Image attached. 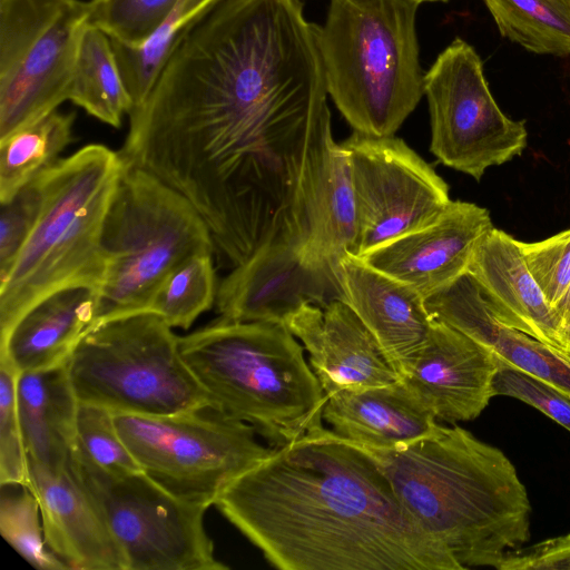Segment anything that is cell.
Wrapping results in <instances>:
<instances>
[{
    "label": "cell",
    "instance_id": "obj_1",
    "mask_svg": "<svg viewBox=\"0 0 570 570\" xmlns=\"http://www.w3.org/2000/svg\"><path fill=\"white\" fill-rule=\"evenodd\" d=\"M301 0H220L176 41L130 127L181 174L235 179L327 105L320 26Z\"/></svg>",
    "mask_w": 570,
    "mask_h": 570
},
{
    "label": "cell",
    "instance_id": "obj_2",
    "mask_svg": "<svg viewBox=\"0 0 570 570\" xmlns=\"http://www.w3.org/2000/svg\"><path fill=\"white\" fill-rule=\"evenodd\" d=\"M215 507L281 570H463L371 451L324 426L273 448Z\"/></svg>",
    "mask_w": 570,
    "mask_h": 570
},
{
    "label": "cell",
    "instance_id": "obj_3",
    "mask_svg": "<svg viewBox=\"0 0 570 570\" xmlns=\"http://www.w3.org/2000/svg\"><path fill=\"white\" fill-rule=\"evenodd\" d=\"M366 449L416 524L463 569H498L529 542L528 491L499 448L453 424L403 449Z\"/></svg>",
    "mask_w": 570,
    "mask_h": 570
},
{
    "label": "cell",
    "instance_id": "obj_4",
    "mask_svg": "<svg viewBox=\"0 0 570 570\" xmlns=\"http://www.w3.org/2000/svg\"><path fill=\"white\" fill-rule=\"evenodd\" d=\"M179 350L212 406L272 448L323 428L326 394L285 324L218 317L179 336Z\"/></svg>",
    "mask_w": 570,
    "mask_h": 570
},
{
    "label": "cell",
    "instance_id": "obj_5",
    "mask_svg": "<svg viewBox=\"0 0 570 570\" xmlns=\"http://www.w3.org/2000/svg\"><path fill=\"white\" fill-rule=\"evenodd\" d=\"M125 163L91 144L38 176L42 206L33 230L0 282V341L38 302L70 286L101 287L100 235Z\"/></svg>",
    "mask_w": 570,
    "mask_h": 570
},
{
    "label": "cell",
    "instance_id": "obj_6",
    "mask_svg": "<svg viewBox=\"0 0 570 570\" xmlns=\"http://www.w3.org/2000/svg\"><path fill=\"white\" fill-rule=\"evenodd\" d=\"M410 0H330L320 27L328 96L354 131L394 136L424 95Z\"/></svg>",
    "mask_w": 570,
    "mask_h": 570
},
{
    "label": "cell",
    "instance_id": "obj_7",
    "mask_svg": "<svg viewBox=\"0 0 570 570\" xmlns=\"http://www.w3.org/2000/svg\"><path fill=\"white\" fill-rule=\"evenodd\" d=\"M100 250L105 274L94 325L150 311L175 268L215 247L207 225L183 195L125 164L105 216Z\"/></svg>",
    "mask_w": 570,
    "mask_h": 570
},
{
    "label": "cell",
    "instance_id": "obj_8",
    "mask_svg": "<svg viewBox=\"0 0 570 570\" xmlns=\"http://www.w3.org/2000/svg\"><path fill=\"white\" fill-rule=\"evenodd\" d=\"M79 403L170 415L212 406L164 318L144 311L94 325L66 362Z\"/></svg>",
    "mask_w": 570,
    "mask_h": 570
},
{
    "label": "cell",
    "instance_id": "obj_9",
    "mask_svg": "<svg viewBox=\"0 0 570 570\" xmlns=\"http://www.w3.org/2000/svg\"><path fill=\"white\" fill-rule=\"evenodd\" d=\"M69 468L98 509L126 570H226L204 525L209 505L183 499L144 471L110 473L77 446Z\"/></svg>",
    "mask_w": 570,
    "mask_h": 570
},
{
    "label": "cell",
    "instance_id": "obj_10",
    "mask_svg": "<svg viewBox=\"0 0 570 570\" xmlns=\"http://www.w3.org/2000/svg\"><path fill=\"white\" fill-rule=\"evenodd\" d=\"M140 469L174 494L206 505L273 450L248 423L213 406L170 415L115 413Z\"/></svg>",
    "mask_w": 570,
    "mask_h": 570
},
{
    "label": "cell",
    "instance_id": "obj_11",
    "mask_svg": "<svg viewBox=\"0 0 570 570\" xmlns=\"http://www.w3.org/2000/svg\"><path fill=\"white\" fill-rule=\"evenodd\" d=\"M89 1L0 0V140L68 100Z\"/></svg>",
    "mask_w": 570,
    "mask_h": 570
},
{
    "label": "cell",
    "instance_id": "obj_12",
    "mask_svg": "<svg viewBox=\"0 0 570 570\" xmlns=\"http://www.w3.org/2000/svg\"><path fill=\"white\" fill-rule=\"evenodd\" d=\"M434 156L445 166L480 180L489 167L519 156L527 146L522 120L509 118L494 100L482 60L454 39L424 75Z\"/></svg>",
    "mask_w": 570,
    "mask_h": 570
},
{
    "label": "cell",
    "instance_id": "obj_13",
    "mask_svg": "<svg viewBox=\"0 0 570 570\" xmlns=\"http://www.w3.org/2000/svg\"><path fill=\"white\" fill-rule=\"evenodd\" d=\"M342 146L355 197L356 257L432 223L451 203L446 183L402 139L353 131Z\"/></svg>",
    "mask_w": 570,
    "mask_h": 570
},
{
    "label": "cell",
    "instance_id": "obj_14",
    "mask_svg": "<svg viewBox=\"0 0 570 570\" xmlns=\"http://www.w3.org/2000/svg\"><path fill=\"white\" fill-rule=\"evenodd\" d=\"M287 234L307 256L334 267L344 256L356 255L350 163L333 139L328 107L309 121L293 154Z\"/></svg>",
    "mask_w": 570,
    "mask_h": 570
},
{
    "label": "cell",
    "instance_id": "obj_15",
    "mask_svg": "<svg viewBox=\"0 0 570 570\" xmlns=\"http://www.w3.org/2000/svg\"><path fill=\"white\" fill-rule=\"evenodd\" d=\"M341 299L336 267L307 256L281 237L256 250L218 285L219 317L285 324L306 304L324 307Z\"/></svg>",
    "mask_w": 570,
    "mask_h": 570
},
{
    "label": "cell",
    "instance_id": "obj_16",
    "mask_svg": "<svg viewBox=\"0 0 570 570\" xmlns=\"http://www.w3.org/2000/svg\"><path fill=\"white\" fill-rule=\"evenodd\" d=\"M499 368V357L487 346L432 320L402 381L436 420L453 425L476 419L489 405Z\"/></svg>",
    "mask_w": 570,
    "mask_h": 570
},
{
    "label": "cell",
    "instance_id": "obj_17",
    "mask_svg": "<svg viewBox=\"0 0 570 570\" xmlns=\"http://www.w3.org/2000/svg\"><path fill=\"white\" fill-rule=\"evenodd\" d=\"M492 228L485 208L451 200L432 223L358 258L425 298L468 273L476 247Z\"/></svg>",
    "mask_w": 570,
    "mask_h": 570
},
{
    "label": "cell",
    "instance_id": "obj_18",
    "mask_svg": "<svg viewBox=\"0 0 570 570\" xmlns=\"http://www.w3.org/2000/svg\"><path fill=\"white\" fill-rule=\"evenodd\" d=\"M285 325L303 343L326 395L402 380L375 336L341 299L324 307L306 304Z\"/></svg>",
    "mask_w": 570,
    "mask_h": 570
},
{
    "label": "cell",
    "instance_id": "obj_19",
    "mask_svg": "<svg viewBox=\"0 0 570 570\" xmlns=\"http://www.w3.org/2000/svg\"><path fill=\"white\" fill-rule=\"evenodd\" d=\"M28 489L37 498L49 549L76 570H126L124 554L69 464L49 469L28 459Z\"/></svg>",
    "mask_w": 570,
    "mask_h": 570
},
{
    "label": "cell",
    "instance_id": "obj_20",
    "mask_svg": "<svg viewBox=\"0 0 570 570\" xmlns=\"http://www.w3.org/2000/svg\"><path fill=\"white\" fill-rule=\"evenodd\" d=\"M336 276L342 301L375 336L403 377L432 324L424 298L353 255L338 262Z\"/></svg>",
    "mask_w": 570,
    "mask_h": 570
},
{
    "label": "cell",
    "instance_id": "obj_21",
    "mask_svg": "<svg viewBox=\"0 0 570 570\" xmlns=\"http://www.w3.org/2000/svg\"><path fill=\"white\" fill-rule=\"evenodd\" d=\"M424 305L432 320L456 328L491 350L502 363L548 382L570 397V356L499 322L468 273L425 297Z\"/></svg>",
    "mask_w": 570,
    "mask_h": 570
},
{
    "label": "cell",
    "instance_id": "obj_22",
    "mask_svg": "<svg viewBox=\"0 0 570 570\" xmlns=\"http://www.w3.org/2000/svg\"><path fill=\"white\" fill-rule=\"evenodd\" d=\"M468 274L499 322L564 354L552 308L525 265L519 240L493 227L476 247Z\"/></svg>",
    "mask_w": 570,
    "mask_h": 570
},
{
    "label": "cell",
    "instance_id": "obj_23",
    "mask_svg": "<svg viewBox=\"0 0 570 570\" xmlns=\"http://www.w3.org/2000/svg\"><path fill=\"white\" fill-rule=\"evenodd\" d=\"M323 420L332 431L362 446L406 448L440 426L402 380L386 385L341 389L326 395Z\"/></svg>",
    "mask_w": 570,
    "mask_h": 570
},
{
    "label": "cell",
    "instance_id": "obj_24",
    "mask_svg": "<svg viewBox=\"0 0 570 570\" xmlns=\"http://www.w3.org/2000/svg\"><path fill=\"white\" fill-rule=\"evenodd\" d=\"M98 291L89 286L59 289L32 306L0 341V358L20 372L66 364L92 327Z\"/></svg>",
    "mask_w": 570,
    "mask_h": 570
},
{
    "label": "cell",
    "instance_id": "obj_25",
    "mask_svg": "<svg viewBox=\"0 0 570 570\" xmlns=\"http://www.w3.org/2000/svg\"><path fill=\"white\" fill-rule=\"evenodd\" d=\"M17 406L28 459L55 470L68 466L79 401L66 364L20 372Z\"/></svg>",
    "mask_w": 570,
    "mask_h": 570
},
{
    "label": "cell",
    "instance_id": "obj_26",
    "mask_svg": "<svg viewBox=\"0 0 570 570\" xmlns=\"http://www.w3.org/2000/svg\"><path fill=\"white\" fill-rule=\"evenodd\" d=\"M68 100L112 127L134 108L111 39L91 23L80 42Z\"/></svg>",
    "mask_w": 570,
    "mask_h": 570
},
{
    "label": "cell",
    "instance_id": "obj_27",
    "mask_svg": "<svg viewBox=\"0 0 570 570\" xmlns=\"http://www.w3.org/2000/svg\"><path fill=\"white\" fill-rule=\"evenodd\" d=\"M75 114L57 109L0 140V203L53 166L72 141Z\"/></svg>",
    "mask_w": 570,
    "mask_h": 570
},
{
    "label": "cell",
    "instance_id": "obj_28",
    "mask_svg": "<svg viewBox=\"0 0 570 570\" xmlns=\"http://www.w3.org/2000/svg\"><path fill=\"white\" fill-rule=\"evenodd\" d=\"M500 33L538 55H570V0H483Z\"/></svg>",
    "mask_w": 570,
    "mask_h": 570
},
{
    "label": "cell",
    "instance_id": "obj_29",
    "mask_svg": "<svg viewBox=\"0 0 570 570\" xmlns=\"http://www.w3.org/2000/svg\"><path fill=\"white\" fill-rule=\"evenodd\" d=\"M220 0H178L165 24L145 43L128 46L111 40L134 108L147 99L175 42Z\"/></svg>",
    "mask_w": 570,
    "mask_h": 570
},
{
    "label": "cell",
    "instance_id": "obj_30",
    "mask_svg": "<svg viewBox=\"0 0 570 570\" xmlns=\"http://www.w3.org/2000/svg\"><path fill=\"white\" fill-rule=\"evenodd\" d=\"M213 254L196 255L175 268L156 292L150 311L170 327L188 330L216 302Z\"/></svg>",
    "mask_w": 570,
    "mask_h": 570
},
{
    "label": "cell",
    "instance_id": "obj_31",
    "mask_svg": "<svg viewBox=\"0 0 570 570\" xmlns=\"http://www.w3.org/2000/svg\"><path fill=\"white\" fill-rule=\"evenodd\" d=\"M0 532L14 551L33 568L39 570L68 569L47 546L39 502L27 487H22L18 493L2 491Z\"/></svg>",
    "mask_w": 570,
    "mask_h": 570
},
{
    "label": "cell",
    "instance_id": "obj_32",
    "mask_svg": "<svg viewBox=\"0 0 570 570\" xmlns=\"http://www.w3.org/2000/svg\"><path fill=\"white\" fill-rule=\"evenodd\" d=\"M178 0H90V23L111 40L140 46L168 20Z\"/></svg>",
    "mask_w": 570,
    "mask_h": 570
},
{
    "label": "cell",
    "instance_id": "obj_33",
    "mask_svg": "<svg viewBox=\"0 0 570 570\" xmlns=\"http://www.w3.org/2000/svg\"><path fill=\"white\" fill-rule=\"evenodd\" d=\"M76 432L78 449L97 466L110 473L142 471L118 432L114 412L79 403Z\"/></svg>",
    "mask_w": 570,
    "mask_h": 570
},
{
    "label": "cell",
    "instance_id": "obj_34",
    "mask_svg": "<svg viewBox=\"0 0 570 570\" xmlns=\"http://www.w3.org/2000/svg\"><path fill=\"white\" fill-rule=\"evenodd\" d=\"M19 372L0 358V484L28 485V456L17 406Z\"/></svg>",
    "mask_w": 570,
    "mask_h": 570
},
{
    "label": "cell",
    "instance_id": "obj_35",
    "mask_svg": "<svg viewBox=\"0 0 570 570\" xmlns=\"http://www.w3.org/2000/svg\"><path fill=\"white\" fill-rule=\"evenodd\" d=\"M0 204L1 282L12 268L40 215L42 190L38 177L22 187L11 199Z\"/></svg>",
    "mask_w": 570,
    "mask_h": 570
},
{
    "label": "cell",
    "instance_id": "obj_36",
    "mask_svg": "<svg viewBox=\"0 0 570 570\" xmlns=\"http://www.w3.org/2000/svg\"><path fill=\"white\" fill-rule=\"evenodd\" d=\"M520 248L529 272L552 308L570 284V229L535 243L520 242Z\"/></svg>",
    "mask_w": 570,
    "mask_h": 570
},
{
    "label": "cell",
    "instance_id": "obj_37",
    "mask_svg": "<svg viewBox=\"0 0 570 570\" xmlns=\"http://www.w3.org/2000/svg\"><path fill=\"white\" fill-rule=\"evenodd\" d=\"M493 391L494 396L514 397L533 406L570 432V397L548 382L500 361Z\"/></svg>",
    "mask_w": 570,
    "mask_h": 570
},
{
    "label": "cell",
    "instance_id": "obj_38",
    "mask_svg": "<svg viewBox=\"0 0 570 570\" xmlns=\"http://www.w3.org/2000/svg\"><path fill=\"white\" fill-rule=\"evenodd\" d=\"M498 570H570V533L510 552Z\"/></svg>",
    "mask_w": 570,
    "mask_h": 570
},
{
    "label": "cell",
    "instance_id": "obj_39",
    "mask_svg": "<svg viewBox=\"0 0 570 570\" xmlns=\"http://www.w3.org/2000/svg\"><path fill=\"white\" fill-rule=\"evenodd\" d=\"M552 313L558 325L563 353L570 356V284L562 297L552 306Z\"/></svg>",
    "mask_w": 570,
    "mask_h": 570
},
{
    "label": "cell",
    "instance_id": "obj_40",
    "mask_svg": "<svg viewBox=\"0 0 570 570\" xmlns=\"http://www.w3.org/2000/svg\"><path fill=\"white\" fill-rule=\"evenodd\" d=\"M410 1H412V2H414L416 4H420L422 2H435V1L446 2L449 0H410Z\"/></svg>",
    "mask_w": 570,
    "mask_h": 570
}]
</instances>
